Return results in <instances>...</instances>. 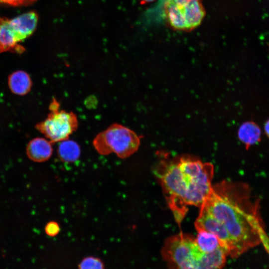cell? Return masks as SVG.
Returning a JSON list of instances; mask_svg holds the SVG:
<instances>
[{"mask_svg":"<svg viewBox=\"0 0 269 269\" xmlns=\"http://www.w3.org/2000/svg\"><path fill=\"white\" fill-rule=\"evenodd\" d=\"M248 184L224 180L212 186L202 205L222 223L239 257L262 243L266 235L259 199Z\"/></svg>","mask_w":269,"mask_h":269,"instance_id":"obj_1","label":"cell"},{"mask_svg":"<svg viewBox=\"0 0 269 269\" xmlns=\"http://www.w3.org/2000/svg\"><path fill=\"white\" fill-rule=\"evenodd\" d=\"M161 254L168 269H221L228 257L222 247L211 253L202 252L195 238L182 232L165 241Z\"/></svg>","mask_w":269,"mask_h":269,"instance_id":"obj_2","label":"cell"},{"mask_svg":"<svg viewBox=\"0 0 269 269\" xmlns=\"http://www.w3.org/2000/svg\"><path fill=\"white\" fill-rule=\"evenodd\" d=\"M160 156L153 167L175 221L180 225L188 211L187 184L178 165V158Z\"/></svg>","mask_w":269,"mask_h":269,"instance_id":"obj_3","label":"cell"},{"mask_svg":"<svg viewBox=\"0 0 269 269\" xmlns=\"http://www.w3.org/2000/svg\"><path fill=\"white\" fill-rule=\"evenodd\" d=\"M93 144L99 153H116L126 158L136 152L140 144V137L131 129L119 124H114L98 134Z\"/></svg>","mask_w":269,"mask_h":269,"instance_id":"obj_4","label":"cell"},{"mask_svg":"<svg viewBox=\"0 0 269 269\" xmlns=\"http://www.w3.org/2000/svg\"><path fill=\"white\" fill-rule=\"evenodd\" d=\"M202 0H164L163 13L168 23L176 29L188 30L202 20L205 10Z\"/></svg>","mask_w":269,"mask_h":269,"instance_id":"obj_5","label":"cell"},{"mask_svg":"<svg viewBox=\"0 0 269 269\" xmlns=\"http://www.w3.org/2000/svg\"><path fill=\"white\" fill-rule=\"evenodd\" d=\"M37 22L38 17L33 11L12 19L0 16V52L20 49L17 44L32 34Z\"/></svg>","mask_w":269,"mask_h":269,"instance_id":"obj_6","label":"cell"},{"mask_svg":"<svg viewBox=\"0 0 269 269\" xmlns=\"http://www.w3.org/2000/svg\"><path fill=\"white\" fill-rule=\"evenodd\" d=\"M50 113L36 128L51 142L61 141L68 138L78 126L77 116L72 112L59 111V103L53 100L50 106Z\"/></svg>","mask_w":269,"mask_h":269,"instance_id":"obj_7","label":"cell"},{"mask_svg":"<svg viewBox=\"0 0 269 269\" xmlns=\"http://www.w3.org/2000/svg\"><path fill=\"white\" fill-rule=\"evenodd\" d=\"M200 208L199 216L195 222L197 231L204 230L213 233L219 239L228 256L238 258L233 242L224 224L210 214L204 206Z\"/></svg>","mask_w":269,"mask_h":269,"instance_id":"obj_8","label":"cell"},{"mask_svg":"<svg viewBox=\"0 0 269 269\" xmlns=\"http://www.w3.org/2000/svg\"><path fill=\"white\" fill-rule=\"evenodd\" d=\"M51 142L44 138L36 137L32 139L26 147V153L32 160L41 162L47 160L51 156Z\"/></svg>","mask_w":269,"mask_h":269,"instance_id":"obj_9","label":"cell"},{"mask_svg":"<svg viewBox=\"0 0 269 269\" xmlns=\"http://www.w3.org/2000/svg\"><path fill=\"white\" fill-rule=\"evenodd\" d=\"M8 85L13 93L22 96L30 91L32 82L28 73L18 70L12 73L8 76Z\"/></svg>","mask_w":269,"mask_h":269,"instance_id":"obj_10","label":"cell"},{"mask_svg":"<svg viewBox=\"0 0 269 269\" xmlns=\"http://www.w3.org/2000/svg\"><path fill=\"white\" fill-rule=\"evenodd\" d=\"M261 135L260 127L253 122L244 123L240 126L238 131L239 139L245 144L247 149L259 142Z\"/></svg>","mask_w":269,"mask_h":269,"instance_id":"obj_11","label":"cell"},{"mask_svg":"<svg viewBox=\"0 0 269 269\" xmlns=\"http://www.w3.org/2000/svg\"><path fill=\"white\" fill-rule=\"evenodd\" d=\"M197 232L195 241L202 252L211 253L222 247L219 239L213 233L204 230H198Z\"/></svg>","mask_w":269,"mask_h":269,"instance_id":"obj_12","label":"cell"},{"mask_svg":"<svg viewBox=\"0 0 269 269\" xmlns=\"http://www.w3.org/2000/svg\"><path fill=\"white\" fill-rule=\"evenodd\" d=\"M60 142L57 150L60 159L67 162H73L77 160L80 154V148L78 143L68 139Z\"/></svg>","mask_w":269,"mask_h":269,"instance_id":"obj_13","label":"cell"},{"mask_svg":"<svg viewBox=\"0 0 269 269\" xmlns=\"http://www.w3.org/2000/svg\"><path fill=\"white\" fill-rule=\"evenodd\" d=\"M78 269H105V267L101 259L95 257H87L80 262Z\"/></svg>","mask_w":269,"mask_h":269,"instance_id":"obj_14","label":"cell"},{"mask_svg":"<svg viewBox=\"0 0 269 269\" xmlns=\"http://www.w3.org/2000/svg\"><path fill=\"white\" fill-rule=\"evenodd\" d=\"M46 234L51 237L57 235L60 231L59 225L55 222L51 221L48 223L45 228Z\"/></svg>","mask_w":269,"mask_h":269,"instance_id":"obj_15","label":"cell"},{"mask_svg":"<svg viewBox=\"0 0 269 269\" xmlns=\"http://www.w3.org/2000/svg\"><path fill=\"white\" fill-rule=\"evenodd\" d=\"M36 0H0V2L13 6L28 5Z\"/></svg>","mask_w":269,"mask_h":269,"instance_id":"obj_16","label":"cell"},{"mask_svg":"<svg viewBox=\"0 0 269 269\" xmlns=\"http://www.w3.org/2000/svg\"><path fill=\"white\" fill-rule=\"evenodd\" d=\"M262 243L264 244L265 247L266 248L267 251L268 252V254H269V239L268 237L265 239Z\"/></svg>","mask_w":269,"mask_h":269,"instance_id":"obj_17","label":"cell"},{"mask_svg":"<svg viewBox=\"0 0 269 269\" xmlns=\"http://www.w3.org/2000/svg\"><path fill=\"white\" fill-rule=\"evenodd\" d=\"M265 131L267 135L269 138V119L265 123Z\"/></svg>","mask_w":269,"mask_h":269,"instance_id":"obj_18","label":"cell"},{"mask_svg":"<svg viewBox=\"0 0 269 269\" xmlns=\"http://www.w3.org/2000/svg\"><path fill=\"white\" fill-rule=\"evenodd\" d=\"M154 0H140V1L143 3L149 2Z\"/></svg>","mask_w":269,"mask_h":269,"instance_id":"obj_19","label":"cell"}]
</instances>
